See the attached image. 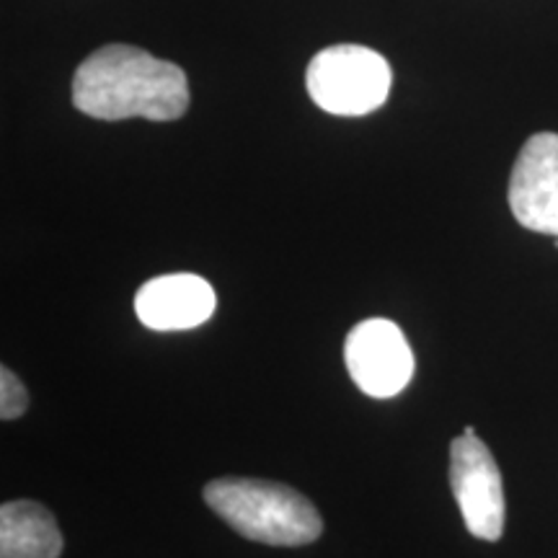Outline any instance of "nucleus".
Wrapping results in <instances>:
<instances>
[{"instance_id":"obj_1","label":"nucleus","mask_w":558,"mask_h":558,"mask_svg":"<svg viewBox=\"0 0 558 558\" xmlns=\"http://www.w3.org/2000/svg\"><path fill=\"white\" fill-rule=\"evenodd\" d=\"M73 104L104 122L132 117L173 122L190 109V81L177 62L153 58L140 47L107 45L75 70Z\"/></svg>"},{"instance_id":"obj_9","label":"nucleus","mask_w":558,"mask_h":558,"mask_svg":"<svg viewBox=\"0 0 558 558\" xmlns=\"http://www.w3.org/2000/svg\"><path fill=\"white\" fill-rule=\"evenodd\" d=\"M29 409V390L9 367H0V416L5 422L19 418Z\"/></svg>"},{"instance_id":"obj_6","label":"nucleus","mask_w":558,"mask_h":558,"mask_svg":"<svg viewBox=\"0 0 558 558\" xmlns=\"http://www.w3.org/2000/svg\"><path fill=\"white\" fill-rule=\"evenodd\" d=\"M509 207L522 228L558 239L556 132H538L522 145L509 179Z\"/></svg>"},{"instance_id":"obj_5","label":"nucleus","mask_w":558,"mask_h":558,"mask_svg":"<svg viewBox=\"0 0 558 558\" xmlns=\"http://www.w3.org/2000/svg\"><path fill=\"white\" fill-rule=\"evenodd\" d=\"M344 362L354 386L373 399L401 393L414 375V352L393 320L369 318L344 341Z\"/></svg>"},{"instance_id":"obj_4","label":"nucleus","mask_w":558,"mask_h":558,"mask_svg":"<svg viewBox=\"0 0 558 558\" xmlns=\"http://www.w3.org/2000/svg\"><path fill=\"white\" fill-rule=\"evenodd\" d=\"M450 488L473 538L499 541L505 533L501 471L473 427H465L450 445Z\"/></svg>"},{"instance_id":"obj_2","label":"nucleus","mask_w":558,"mask_h":558,"mask_svg":"<svg viewBox=\"0 0 558 558\" xmlns=\"http://www.w3.org/2000/svg\"><path fill=\"white\" fill-rule=\"evenodd\" d=\"M202 497L235 533L264 546H308L324 533V520L313 501L277 481L215 478Z\"/></svg>"},{"instance_id":"obj_8","label":"nucleus","mask_w":558,"mask_h":558,"mask_svg":"<svg viewBox=\"0 0 558 558\" xmlns=\"http://www.w3.org/2000/svg\"><path fill=\"white\" fill-rule=\"evenodd\" d=\"M58 520L39 501L19 499L0 507V558H60Z\"/></svg>"},{"instance_id":"obj_3","label":"nucleus","mask_w":558,"mask_h":558,"mask_svg":"<svg viewBox=\"0 0 558 558\" xmlns=\"http://www.w3.org/2000/svg\"><path fill=\"white\" fill-rule=\"evenodd\" d=\"M390 73L380 52L360 45H337L320 50L305 73L311 99L337 117H362L388 99Z\"/></svg>"},{"instance_id":"obj_10","label":"nucleus","mask_w":558,"mask_h":558,"mask_svg":"<svg viewBox=\"0 0 558 558\" xmlns=\"http://www.w3.org/2000/svg\"><path fill=\"white\" fill-rule=\"evenodd\" d=\"M556 248H558V239H556Z\"/></svg>"},{"instance_id":"obj_7","label":"nucleus","mask_w":558,"mask_h":558,"mask_svg":"<svg viewBox=\"0 0 558 558\" xmlns=\"http://www.w3.org/2000/svg\"><path fill=\"white\" fill-rule=\"evenodd\" d=\"M218 305L213 284L197 275H163L145 282L135 295L140 324L153 331H186L209 320Z\"/></svg>"}]
</instances>
